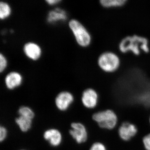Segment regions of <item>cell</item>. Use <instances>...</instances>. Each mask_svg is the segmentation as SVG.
<instances>
[{"instance_id":"17","label":"cell","mask_w":150,"mask_h":150,"mask_svg":"<svg viewBox=\"0 0 150 150\" xmlns=\"http://www.w3.org/2000/svg\"><path fill=\"white\" fill-rule=\"evenodd\" d=\"M8 130L4 126H0V142L2 143L4 142L8 137Z\"/></svg>"},{"instance_id":"14","label":"cell","mask_w":150,"mask_h":150,"mask_svg":"<svg viewBox=\"0 0 150 150\" xmlns=\"http://www.w3.org/2000/svg\"><path fill=\"white\" fill-rule=\"evenodd\" d=\"M19 116H23L33 120L35 118V113L31 108L26 105H22L18 110Z\"/></svg>"},{"instance_id":"15","label":"cell","mask_w":150,"mask_h":150,"mask_svg":"<svg viewBox=\"0 0 150 150\" xmlns=\"http://www.w3.org/2000/svg\"><path fill=\"white\" fill-rule=\"evenodd\" d=\"M126 0H101L100 1V4L104 7H117L123 6L126 4Z\"/></svg>"},{"instance_id":"21","label":"cell","mask_w":150,"mask_h":150,"mask_svg":"<svg viewBox=\"0 0 150 150\" xmlns=\"http://www.w3.org/2000/svg\"><path fill=\"white\" fill-rule=\"evenodd\" d=\"M61 0H46V2L50 5H54L61 1Z\"/></svg>"},{"instance_id":"6","label":"cell","mask_w":150,"mask_h":150,"mask_svg":"<svg viewBox=\"0 0 150 150\" xmlns=\"http://www.w3.org/2000/svg\"><path fill=\"white\" fill-rule=\"evenodd\" d=\"M74 96L68 91L59 93L55 98V105L57 109L62 112H65L69 109L74 101Z\"/></svg>"},{"instance_id":"10","label":"cell","mask_w":150,"mask_h":150,"mask_svg":"<svg viewBox=\"0 0 150 150\" xmlns=\"http://www.w3.org/2000/svg\"><path fill=\"white\" fill-rule=\"evenodd\" d=\"M23 52L28 58L36 61L40 58L42 54L41 48L37 44L33 42H28L23 46Z\"/></svg>"},{"instance_id":"19","label":"cell","mask_w":150,"mask_h":150,"mask_svg":"<svg viewBox=\"0 0 150 150\" xmlns=\"http://www.w3.org/2000/svg\"><path fill=\"white\" fill-rule=\"evenodd\" d=\"M89 150H107L104 144L100 142H96L91 145Z\"/></svg>"},{"instance_id":"13","label":"cell","mask_w":150,"mask_h":150,"mask_svg":"<svg viewBox=\"0 0 150 150\" xmlns=\"http://www.w3.org/2000/svg\"><path fill=\"white\" fill-rule=\"evenodd\" d=\"M33 120L30 118L18 115L15 119V122L22 132L26 133L32 128Z\"/></svg>"},{"instance_id":"12","label":"cell","mask_w":150,"mask_h":150,"mask_svg":"<svg viewBox=\"0 0 150 150\" xmlns=\"http://www.w3.org/2000/svg\"><path fill=\"white\" fill-rule=\"evenodd\" d=\"M67 17V13L65 11L61 8H56L49 12L47 20L49 23H54L66 20Z\"/></svg>"},{"instance_id":"20","label":"cell","mask_w":150,"mask_h":150,"mask_svg":"<svg viewBox=\"0 0 150 150\" xmlns=\"http://www.w3.org/2000/svg\"><path fill=\"white\" fill-rule=\"evenodd\" d=\"M143 142L145 149L146 150H150V134L144 137Z\"/></svg>"},{"instance_id":"2","label":"cell","mask_w":150,"mask_h":150,"mask_svg":"<svg viewBox=\"0 0 150 150\" xmlns=\"http://www.w3.org/2000/svg\"><path fill=\"white\" fill-rule=\"evenodd\" d=\"M69 25L79 46L85 47L90 44L91 36L86 28L79 21L73 19L69 22Z\"/></svg>"},{"instance_id":"9","label":"cell","mask_w":150,"mask_h":150,"mask_svg":"<svg viewBox=\"0 0 150 150\" xmlns=\"http://www.w3.org/2000/svg\"><path fill=\"white\" fill-rule=\"evenodd\" d=\"M137 126L133 123L126 122L122 123L119 127L118 134L123 141H128L137 134Z\"/></svg>"},{"instance_id":"5","label":"cell","mask_w":150,"mask_h":150,"mask_svg":"<svg viewBox=\"0 0 150 150\" xmlns=\"http://www.w3.org/2000/svg\"><path fill=\"white\" fill-rule=\"evenodd\" d=\"M69 134L77 144H83L87 141L88 133L86 128L81 122H74L71 123Z\"/></svg>"},{"instance_id":"7","label":"cell","mask_w":150,"mask_h":150,"mask_svg":"<svg viewBox=\"0 0 150 150\" xmlns=\"http://www.w3.org/2000/svg\"><path fill=\"white\" fill-rule=\"evenodd\" d=\"M43 138L53 147H58L62 144L63 142L62 132L56 128L46 129L43 132Z\"/></svg>"},{"instance_id":"18","label":"cell","mask_w":150,"mask_h":150,"mask_svg":"<svg viewBox=\"0 0 150 150\" xmlns=\"http://www.w3.org/2000/svg\"><path fill=\"white\" fill-rule=\"evenodd\" d=\"M7 66V61L5 56L2 53L0 54V72L2 73Z\"/></svg>"},{"instance_id":"4","label":"cell","mask_w":150,"mask_h":150,"mask_svg":"<svg viewBox=\"0 0 150 150\" xmlns=\"http://www.w3.org/2000/svg\"><path fill=\"white\" fill-rule=\"evenodd\" d=\"M98 64L101 70L105 72H114L120 66V60L115 53L105 52L99 56Z\"/></svg>"},{"instance_id":"23","label":"cell","mask_w":150,"mask_h":150,"mask_svg":"<svg viewBox=\"0 0 150 150\" xmlns=\"http://www.w3.org/2000/svg\"><path fill=\"white\" fill-rule=\"evenodd\" d=\"M149 121H150V119H149Z\"/></svg>"},{"instance_id":"1","label":"cell","mask_w":150,"mask_h":150,"mask_svg":"<svg viewBox=\"0 0 150 150\" xmlns=\"http://www.w3.org/2000/svg\"><path fill=\"white\" fill-rule=\"evenodd\" d=\"M119 48L122 53L131 52L135 55H139L142 51L145 53L149 51L147 39L138 35L124 38L119 43Z\"/></svg>"},{"instance_id":"11","label":"cell","mask_w":150,"mask_h":150,"mask_svg":"<svg viewBox=\"0 0 150 150\" xmlns=\"http://www.w3.org/2000/svg\"><path fill=\"white\" fill-rule=\"evenodd\" d=\"M22 81V76L17 72L12 71L8 73L5 79L6 87L10 90L18 87L21 85Z\"/></svg>"},{"instance_id":"22","label":"cell","mask_w":150,"mask_h":150,"mask_svg":"<svg viewBox=\"0 0 150 150\" xmlns=\"http://www.w3.org/2000/svg\"><path fill=\"white\" fill-rule=\"evenodd\" d=\"M25 150V149H20V150Z\"/></svg>"},{"instance_id":"8","label":"cell","mask_w":150,"mask_h":150,"mask_svg":"<svg viewBox=\"0 0 150 150\" xmlns=\"http://www.w3.org/2000/svg\"><path fill=\"white\" fill-rule=\"evenodd\" d=\"M98 100V94L93 89H86L82 94L81 98L82 104L84 107L88 109H93L96 107Z\"/></svg>"},{"instance_id":"16","label":"cell","mask_w":150,"mask_h":150,"mask_svg":"<svg viewBox=\"0 0 150 150\" xmlns=\"http://www.w3.org/2000/svg\"><path fill=\"white\" fill-rule=\"evenodd\" d=\"M10 6L8 3L4 1L0 3V18L1 20L5 19L10 16L11 14Z\"/></svg>"},{"instance_id":"3","label":"cell","mask_w":150,"mask_h":150,"mask_svg":"<svg viewBox=\"0 0 150 150\" xmlns=\"http://www.w3.org/2000/svg\"><path fill=\"white\" fill-rule=\"evenodd\" d=\"M92 119L100 127L108 130L114 129L118 121L117 115L114 111L111 110L96 112L93 115Z\"/></svg>"}]
</instances>
